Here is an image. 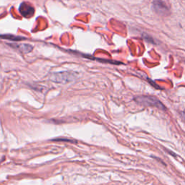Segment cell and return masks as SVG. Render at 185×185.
<instances>
[{
    "instance_id": "cell-9",
    "label": "cell",
    "mask_w": 185,
    "mask_h": 185,
    "mask_svg": "<svg viewBox=\"0 0 185 185\" xmlns=\"http://www.w3.org/2000/svg\"><path fill=\"white\" fill-rule=\"evenodd\" d=\"M180 114H181V117L182 119V120L185 122V112H181Z\"/></svg>"
},
{
    "instance_id": "cell-6",
    "label": "cell",
    "mask_w": 185,
    "mask_h": 185,
    "mask_svg": "<svg viewBox=\"0 0 185 185\" xmlns=\"http://www.w3.org/2000/svg\"><path fill=\"white\" fill-rule=\"evenodd\" d=\"M0 38H2V39L10 40V41H23V40L26 39V38H25V37L17 36V35H11V34L0 35Z\"/></svg>"
},
{
    "instance_id": "cell-2",
    "label": "cell",
    "mask_w": 185,
    "mask_h": 185,
    "mask_svg": "<svg viewBox=\"0 0 185 185\" xmlns=\"http://www.w3.org/2000/svg\"><path fill=\"white\" fill-rule=\"evenodd\" d=\"M153 9L155 13L161 16H166L169 14V9L166 3L162 0H155L153 2Z\"/></svg>"
},
{
    "instance_id": "cell-3",
    "label": "cell",
    "mask_w": 185,
    "mask_h": 185,
    "mask_svg": "<svg viewBox=\"0 0 185 185\" xmlns=\"http://www.w3.org/2000/svg\"><path fill=\"white\" fill-rule=\"evenodd\" d=\"M51 79L53 81L56 83H66L71 81L72 80V75L67 72H59V73H55L51 77Z\"/></svg>"
},
{
    "instance_id": "cell-1",
    "label": "cell",
    "mask_w": 185,
    "mask_h": 185,
    "mask_svg": "<svg viewBox=\"0 0 185 185\" xmlns=\"http://www.w3.org/2000/svg\"><path fill=\"white\" fill-rule=\"evenodd\" d=\"M135 101L139 104L145 106L156 107L161 110H166V107L156 97L152 95H139L135 98Z\"/></svg>"
},
{
    "instance_id": "cell-4",
    "label": "cell",
    "mask_w": 185,
    "mask_h": 185,
    "mask_svg": "<svg viewBox=\"0 0 185 185\" xmlns=\"http://www.w3.org/2000/svg\"><path fill=\"white\" fill-rule=\"evenodd\" d=\"M19 11L21 15L25 18H30L34 15L35 9L31 4L26 2H23L20 5Z\"/></svg>"
},
{
    "instance_id": "cell-7",
    "label": "cell",
    "mask_w": 185,
    "mask_h": 185,
    "mask_svg": "<svg viewBox=\"0 0 185 185\" xmlns=\"http://www.w3.org/2000/svg\"><path fill=\"white\" fill-rule=\"evenodd\" d=\"M143 38H144V40H145L147 42L151 43V44H154L153 39L152 37H150V35H147L145 33V34L143 35Z\"/></svg>"
},
{
    "instance_id": "cell-5",
    "label": "cell",
    "mask_w": 185,
    "mask_h": 185,
    "mask_svg": "<svg viewBox=\"0 0 185 185\" xmlns=\"http://www.w3.org/2000/svg\"><path fill=\"white\" fill-rule=\"evenodd\" d=\"M8 45L23 54L29 53L33 49V46L26 44H8Z\"/></svg>"
},
{
    "instance_id": "cell-8",
    "label": "cell",
    "mask_w": 185,
    "mask_h": 185,
    "mask_svg": "<svg viewBox=\"0 0 185 185\" xmlns=\"http://www.w3.org/2000/svg\"><path fill=\"white\" fill-rule=\"evenodd\" d=\"M54 141H65V142H70V143H72L73 140H69V139H66V138H56V139H54Z\"/></svg>"
}]
</instances>
